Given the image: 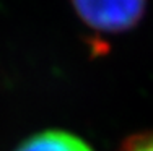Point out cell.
Segmentation results:
<instances>
[{
	"label": "cell",
	"instance_id": "7a4b0ae2",
	"mask_svg": "<svg viewBox=\"0 0 153 151\" xmlns=\"http://www.w3.org/2000/svg\"><path fill=\"white\" fill-rule=\"evenodd\" d=\"M16 151H93L91 146L74 133L47 130L25 140Z\"/></svg>",
	"mask_w": 153,
	"mask_h": 151
},
{
	"label": "cell",
	"instance_id": "6da1fadb",
	"mask_svg": "<svg viewBox=\"0 0 153 151\" xmlns=\"http://www.w3.org/2000/svg\"><path fill=\"white\" fill-rule=\"evenodd\" d=\"M76 13L90 28L116 33L132 28L142 16L145 0H72Z\"/></svg>",
	"mask_w": 153,
	"mask_h": 151
},
{
	"label": "cell",
	"instance_id": "3957f363",
	"mask_svg": "<svg viewBox=\"0 0 153 151\" xmlns=\"http://www.w3.org/2000/svg\"><path fill=\"white\" fill-rule=\"evenodd\" d=\"M127 151H153V133L140 138L135 145H132Z\"/></svg>",
	"mask_w": 153,
	"mask_h": 151
}]
</instances>
